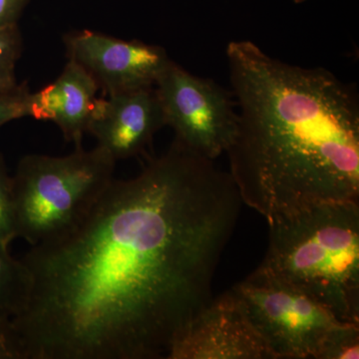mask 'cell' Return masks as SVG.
<instances>
[{"mask_svg":"<svg viewBox=\"0 0 359 359\" xmlns=\"http://www.w3.org/2000/svg\"><path fill=\"white\" fill-rule=\"evenodd\" d=\"M242 204L229 172L176 139L113 179L75 230L21 259L32 290L11 323L26 359H167L214 297Z\"/></svg>","mask_w":359,"mask_h":359,"instance_id":"1","label":"cell"},{"mask_svg":"<svg viewBox=\"0 0 359 359\" xmlns=\"http://www.w3.org/2000/svg\"><path fill=\"white\" fill-rule=\"evenodd\" d=\"M229 74L238 106L226 154L243 204L269 223L325 203L359 201V99L323 67L271 57L231 41Z\"/></svg>","mask_w":359,"mask_h":359,"instance_id":"2","label":"cell"},{"mask_svg":"<svg viewBox=\"0 0 359 359\" xmlns=\"http://www.w3.org/2000/svg\"><path fill=\"white\" fill-rule=\"evenodd\" d=\"M259 268L359 325V204L325 203L269 223Z\"/></svg>","mask_w":359,"mask_h":359,"instance_id":"3","label":"cell"},{"mask_svg":"<svg viewBox=\"0 0 359 359\" xmlns=\"http://www.w3.org/2000/svg\"><path fill=\"white\" fill-rule=\"evenodd\" d=\"M115 165L99 146L62 157L25 156L13 176L18 238L32 247L75 230L114 179Z\"/></svg>","mask_w":359,"mask_h":359,"instance_id":"4","label":"cell"},{"mask_svg":"<svg viewBox=\"0 0 359 359\" xmlns=\"http://www.w3.org/2000/svg\"><path fill=\"white\" fill-rule=\"evenodd\" d=\"M231 290L273 359H318L332 332L351 323L259 266Z\"/></svg>","mask_w":359,"mask_h":359,"instance_id":"5","label":"cell"},{"mask_svg":"<svg viewBox=\"0 0 359 359\" xmlns=\"http://www.w3.org/2000/svg\"><path fill=\"white\" fill-rule=\"evenodd\" d=\"M155 88L166 126L174 130L176 140L212 161L226 152L237 129L233 93L211 79L196 76L173 60Z\"/></svg>","mask_w":359,"mask_h":359,"instance_id":"6","label":"cell"},{"mask_svg":"<svg viewBox=\"0 0 359 359\" xmlns=\"http://www.w3.org/2000/svg\"><path fill=\"white\" fill-rule=\"evenodd\" d=\"M68 59L84 68L105 95L153 87L171 62L157 45L80 30L65 36Z\"/></svg>","mask_w":359,"mask_h":359,"instance_id":"7","label":"cell"},{"mask_svg":"<svg viewBox=\"0 0 359 359\" xmlns=\"http://www.w3.org/2000/svg\"><path fill=\"white\" fill-rule=\"evenodd\" d=\"M167 359H273L240 299L230 290L200 311Z\"/></svg>","mask_w":359,"mask_h":359,"instance_id":"8","label":"cell"},{"mask_svg":"<svg viewBox=\"0 0 359 359\" xmlns=\"http://www.w3.org/2000/svg\"><path fill=\"white\" fill-rule=\"evenodd\" d=\"M164 126L162 104L153 86L99 98L88 133L117 162L140 155Z\"/></svg>","mask_w":359,"mask_h":359,"instance_id":"9","label":"cell"},{"mask_svg":"<svg viewBox=\"0 0 359 359\" xmlns=\"http://www.w3.org/2000/svg\"><path fill=\"white\" fill-rule=\"evenodd\" d=\"M98 85L88 72L68 59L53 83L32 93L30 117L57 125L67 142L82 147L99 98Z\"/></svg>","mask_w":359,"mask_h":359,"instance_id":"10","label":"cell"},{"mask_svg":"<svg viewBox=\"0 0 359 359\" xmlns=\"http://www.w3.org/2000/svg\"><path fill=\"white\" fill-rule=\"evenodd\" d=\"M32 290L29 269L0 244V320H13L25 309Z\"/></svg>","mask_w":359,"mask_h":359,"instance_id":"11","label":"cell"},{"mask_svg":"<svg viewBox=\"0 0 359 359\" xmlns=\"http://www.w3.org/2000/svg\"><path fill=\"white\" fill-rule=\"evenodd\" d=\"M22 52V36L18 25L0 28V91L18 86L16 65Z\"/></svg>","mask_w":359,"mask_h":359,"instance_id":"12","label":"cell"},{"mask_svg":"<svg viewBox=\"0 0 359 359\" xmlns=\"http://www.w3.org/2000/svg\"><path fill=\"white\" fill-rule=\"evenodd\" d=\"M16 235L13 177L7 172L6 161L0 153V244L8 247Z\"/></svg>","mask_w":359,"mask_h":359,"instance_id":"13","label":"cell"},{"mask_svg":"<svg viewBox=\"0 0 359 359\" xmlns=\"http://www.w3.org/2000/svg\"><path fill=\"white\" fill-rule=\"evenodd\" d=\"M359 325L346 323L335 332L321 349L318 359H358Z\"/></svg>","mask_w":359,"mask_h":359,"instance_id":"14","label":"cell"},{"mask_svg":"<svg viewBox=\"0 0 359 359\" xmlns=\"http://www.w3.org/2000/svg\"><path fill=\"white\" fill-rule=\"evenodd\" d=\"M32 93L25 83L0 91V127L13 120L30 117Z\"/></svg>","mask_w":359,"mask_h":359,"instance_id":"15","label":"cell"},{"mask_svg":"<svg viewBox=\"0 0 359 359\" xmlns=\"http://www.w3.org/2000/svg\"><path fill=\"white\" fill-rule=\"evenodd\" d=\"M0 359H26L25 348L11 320H0Z\"/></svg>","mask_w":359,"mask_h":359,"instance_id":"16","label":"cell"},{"mask_svg":"<svg viewBox=\"0 0 359 359\" xmlns=\"http://www.w3.org/2000/svg\"><path fill=\"white\" fill-rule=\"evenodd\" d=\"M29 0H0V28L18 25Z\"/></svg>","mask_w":359,"mask_h":359,"instance_id":"17","label":"cell"},{"mask_svg":"<svg viewBox=\"0 0 359 359\" xmlns=\"http://www.w3.org/2000/svg\"><path fill=\"white\" fill-rule=\"evenodd\" d=\"M292 1H294V4H304V2L308 1V0H292Z\"/></svg>","mask_w":359,"mask_h":359,"instance_id":"18","label":"cell"}]
</instances>
